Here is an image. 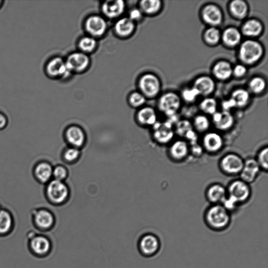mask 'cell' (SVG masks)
<instances>
[{
    "label": "cell",
    "mask_w": 268,
    "mask_h": 268,
    "mask_svg": "<svg viewBox=\"0 0 268 268\" xmlns=\"http://www.w3.org/2000/svg\"><path fill=\"white\" fill-rule=\"evenodd\" d=\"M206 226L214 232H223L230 226V212L222 204H213L206 210L204 216Z\"/></svg>",
    "instance_id": "1"
},
{
    "label": "cell",
    "mask_w": 268,
    "mask_h": 268,
    "mask_svg": "<svg viewBox=\"0 0 268 268\" xmlns=\"http://www.w3.org/2000/svg\"><path fill=\"white\" fill-rule=\"evenodd\" d=\"M263 55L262 45L255 40H246L239 47V59L245 64L251 65L256 64L260 61Z\"/></svg>",
    "instance_id": "2"
},
{
    "label": "cell",
    "mask_w": 268,
    "mask_h": 268,
    "mask_svg": "<svg viewBox=\"0 0 268 268\" xmlns=\"http://www.w3.org/2000/svg\"><path fill=\"white\" fill-rule=\"evenodd\" d=\"M227 198L237 205L247 202L252 195L250 185L241 179L235 180L227 188Z\"/></svg>",
    "instance_id": "3"
},
{
    "label": "cell",
    "mask_w": 268,
    "mask_h": 268,
    "mask_svg": "<svg viewBox=\"0 0 268 268\" xmlns=\"http://www.w3.org/2000/svg\"><path fill=\"white\" fill-rule=\"evenodd\" d=\"M137 245L141 255L146 258H151L156 256L159 253L161 242L157 235L147 233L140 236Z\"/></svg>",
    "instance_id": "4"
},
{
    "label": "cell",
    "mask_w": 268,
    "mask_h": 268,
    "mask_svg": "<svg viewBox=\"0 0 268 268\" xmlns=\"http://www.w3.org/2000/svg\"><path fill=\"white\" fill-rule=\"evenodd\" d=\"M46 194L51 202L55 204H61L68 199L69 190L64 181L54 179L48 185Z\"/></svg>",
    "instance_id": "5"
},
{
    "label": "cell",
    "mask_w": 268,
    "mask_h": 268,
    "mask_svg": "<svg viewBox=\"0 0 268 268\" xmlns=\"http://www.w3.org/2000/svg\"><path fill=\"white\" fill-rule=\"evenodd\" d=\"M244 164V159L235 153H229L219 161V168L224 174L228 176L240 174Z\"/></svg>",
    "instance_id": "6"
},
{
    "label": "cell",
    "mask_w": 268,
    "mask_h": 268,
    "mask_svg": "<svg viewBox=\"0 0 268 268\" xmlns=\"http://www.w3.org/2000/svg\"><path fill=\"white\" fill-rule=\"evenodd\" d=\"M152 128V137L159 144H168L175 137V128L170 121H158Z\"/></svg>",
    "instance_id": "7"
},
{
    "label": "cell",
    "mask_w": 268,
    "mask_h": 268,
    "mask_svg": "<svg viewBox=\"0 0 268 268\" xmlns=\"http://www.w3.org/2000/svg\"><path fill=\"white\" fill-rule=\"evenodd\" d=\"M181 99L174 92H167L162 95L158 101L159 110L168 118L176 116L181 107Z\"/></svg>",
    "instance_id": "8"
},
{
    "label": "cell",
    "mask_w": 268,
    "mask_h": 268,
    "mask_svg": "<svg viewBox=\"0 0 268 268\" xmlns=\"http://www.w3.org/2000/svg\"><path fill=\"white\" fill-rule=\"evenodd\" d=\"M201 146L204 150L209 154H216L223 149L224 139L218 132H207L204 134Z\"/></svg>",
    "instance_id": "9"
},
{
    "label": "cell",
    "mask_w": 268,
    "mask_h": 268,
    "mask_svg": "<svg viewBox=\"0 0 268 268\" xmlns=\"http://www.w3.org/2000/svg\"><path fill=\"white\" fill-rule=\"evenodd\" d=\"M139 87L146 96L153 98L159 93L161 84L157 76L149 73L142 76L139 81Z\"/></svg>",
    "instance_id": "10"
},
{
    "label": "cell",
    "mask_w": 268,
    "mask_h": 268,
    "mask_svg": "<svg viewBox=\"0 0 268 268\" xmlns=\"http://www.w3.org/2000/svg\"><path fill=\"white\" fill-rule=\"evenodd\" d=\"M189 153V143L182 138L172 142L168 149V154L170 158L178 162L186 159Z\"/></svg>",
    "instance_id": "11"
},
{
    "label": "cell",
    "mask_w": 268,
    "mask_h": 268,
    "mask_svg": "<svg viewBox=\"0 0 268 268\" xmlns=\"http://www.w3.org/2000/svg\"><path fill=\"white\" fill-rule=\"evenodd\" d=\"M175 134L184 139L189 145L197 142V132L194 129L193 123L187 120L178 121L175 128Z\"/></svg>",
    "instance_id": "12"
},
{
    "label": "cell",
    "mask_w": 268,
    "mask_h": 268,
    "mask_svg": "<svg viewBox=\"0 0 268 268\" xmlns=\"http://www.w3.org/2000/svg\"><path fill=\"white\" fill-rule=\"evenodd\" d=\"M201 16L204 22L211 27L218 26L223 22V15L221 9L214 4L205 5L202 9Z\"/></svg>",
    "instance_id": "13"
},
{
    "label": "cell",
    "mask_w": 268,
    "mask_h": 268,
    "mask_svg": "<svg viewBox=\"0 0 268 268\" xmlns=\"http://www.w3.org/2000/svg\"><path fill=\"white\" fill-rule=\"evenodd\" d=\"M261 168L255 158L244 160L243 168L239 174L240 179L249 185L254 183L260 173Z\"/></svg>",
    "instance_id": "14"
},
{
    "label": "cell",
    "mask_w": 268,
    "mask_h": 268,
    "mask_svg": "<svg viewBox=\"0 0 268 268\" xmlns=\"http://www.w3.org/2000/svg\"><path fill=\"white\" fill-rule=\"evenodd\" d=\"M212 116V123L218 131L226 132L230 130L234 126L235 119L230 112L217 111Z\"/></svg>",
    "instance_id": "15"
},
{
    "label": "cell",
    "mask_w": 268,
    "mask_h": 268,
    "mask_svg": "<svg viewBox=\"0 0 268 268\" xmlns=\"http://www.w3.org/2000/svg\"><path fill=\"white\" fill-rule=\"evenodd\" d=\"M65 138L71 147L79 149L84 145L86 140L84 131L80 127L76 126H71L66 130Z\"/></svg>",
    "instance_id": "16"
},
{
    "label": "cell",
    "mask_w": 268,
    "mask_h": 268,
    "mask_svg": "<svg viewBox=\"0 0 268 268\" xmlns=\"http://www.w3.org/2000/svg\"><path fill=\"white\" fill-rule=\"evenodd\" d=\"M227 197V189L222 184L210 185L206 191L207 200L213 204H222Z\"/></svg>",
    "instance_id": "17"
},
{
    "label": "cell",
    "mask_w": 268,
    "mask_h": 268,
    "mask_svg": "<svg viewBox=\"0 0 268 268\" xmlns=\"http://www.w3.org/2000/svg\"><path fill=\"white\" fill-rule=\"evenodd\" d=\"M66 63L70 71L80 72L87 68L89 59L87 55L83 53H75L68 57Z\"/></svg>",
    "instance_id": "18"
},
{
    "label": "cell",
    "mask_w": 268,
    "mask_h": 268,
    "mask_svg": "<svg viewBox=\"0 0 268 268\" xmlns=\"http://www.w3.org/2000/svg\"><path fill=\"white\" fill-rule=\"evenodd\" d=\"M215 84L213 79L207 75L201 76L195 81L193 87L203 96H208L214 91Z\"/></svg>",
    "instance_id": "19"
},
{
    "label": "cell",
    "mask_w": 268,
    "mask_h": 268,
    "mask_svg": "<svg viewBox=\"0 0 268 268\" xmlns=\"http://www.w3.org/2000/svg\"><path fill=\"white\" fill-rule=\"evenodd\" d=\"M46 71L51 76L67 75L70 72L66 63L61 58L50 61L46 65Z\"/></svg>",
    "instance_id": "20"
},
{
    "label": "cell",
    "mask_w": 268,
    "mask_h": 268,
    "mask_svg": "<svg viewBox=\"0 0 268 268\" xmlns=\"http://www.w3.org/2000/svg\"><path fill=\"white\" fill-rule=\"evenodd\" d=\"M31 247L34 253L39 256L49 254L52 248L51 241L44 236H37L31 241Z\"/></svg>",
    "instance_id": "21"
},
{
    "label": "cell",
    "mask_w": 268,
    "mask_h": 268,
    "mask_svg": "<svg viewBox=\"0 0 268 268\" xmlns=\"http://www.w3.org/2000/svg\"><path fill=\"white\" fill-rule=\"evenodd\" d=\"M86 28L93 36L103 35L107 28V24L104 19L98 16H91L86 22Z\"/></svg>",
    "instance_id": "22"
},
{
    "label": "cell",
    "mask_w": 268,
    "mask_h": 268,
    "mask_svg": "<svg viewBox=\"0 0 268 268\" xmlns=\"http://www.w3.org/2000/svg\"><path fill=\"white\" fill-rule=\"evenodd\" d=\"M35 221L37 227L44 230H49L54 225L55 217L49 210L41 209L36 214Z\"/></svg>",
    "instance_id": "23"
},
{
    "label": "cell",
    "mask_w": 268,
    "mask_h": 268,
    "mask_svg": "<svg viewBox=\"0 0 268 268\" xmlns=\"http://www.w3.org/2000/svg\"><path fill=\"white\" fill-rule=\"evenodd\" d=\"M137 120L142 126L152 127L158 122L157 115L154 109L146 107L138 112Z\"/></svg>",
    "instance_id": "24"
},
{
    "label": "cell",
    "mask_w": 268,
    "mask_h": 268,
    "mask_svg": "<svg viewBox=\"0 0 268 268\" xmlns=\"http://www.w3.org/2000/svg\"><path fill=\"white\" fill-rule=\"evenodd\" d=\"M212 72L215 77L219 80H226L233 74L231 64L226 61H220L213 66Z\"/></svg>",
    "instance_id": "25"
},
{
    "label": "cell",
    "mask_w": 268,
    "mask_h": 268,
    "mask_svg": "<svg viewBox=\"0 0 268 268\" xmlns=\"http://www.w3.org/2000/svg\"><path fill=\"white\" fill-rule=\"evenodd\" d=\"M221 38L226 46L234 47L240 43L242 33L236 28L228 27L224 31L221 35Z\"/></svg>",
    "instance_id": "26"
},
{
    "label": "cell",
    "mask_w": 268,
    "mask_h": 268,
    "mask_svg": "<svg viewBox=\"0 0 268 268\" xmlns=\"http://www.w3.org/2000/svg\"><path fill=\"white\" fill-rule=\"evenodd\" d=\"M125 3L122 0L105 2L102 6L104 14L109 17L114 18L120 16L125 9Z\"/></svg>",
    "instance_id": "27"
},
{
    "label": "cell",
    "mask_w": 268,
    "mask_h": 268,
    "mask_svg": "<svg viewBox=\"0 0 268 268\" xmlns=\"http://www.w3.org/2000/svg\"><path fill=\"white\" fill-rule=\"evenodd\" d=\"M263 31L262 23L256 19H251L247 21L242 27V34L250 38L260 36Z\"/></svg>",
    "instance_id": "28"
},
{
    "label": "cell",
    "mask_w": 268,
    "mask_h": 268,
    "mask_svg": "<svg viewBox=\"0 0 268 268\" xmlns=\"http://www.w3.org/2000/svg\"><path fill=\"white\" fill-rule=\"evenodd\" d=\"M53 168L51 165L46 162L38 164L35 169V175L42 183L49 182L53 176Z\"/></svg>",
    "instance_id": "29"
},
{
    "label": "cell",
    "mask_w": 268,
    "mask_h": 268,
    "mask_svg": "<svg viewBox=\"0 0 268 268\" xmlns=\"http://www.w3.org/2000/svg\"><path fill=\"white\" fill-rule=\"evenodd\" d=\"M229 11L231 14L238 19L244 18L248 14V6L243 0H234L229 5Z\"/></svg>",
    "instance_id": "30"
},
{
    "label": "cell",
    "mask_w": 268,
    "mask_h": 268,
    "mask_svg": "<svg viewBox=\"0 0 268 268\" xmlns=\"http://www.w3.org/2000/svg\"><path fill=\"white\" fill-rule=\"evenodd\" d=\"M231 98L235 102L236 107L243 108L247 106L250 102L251 96L247 90L238 89L232 93Z\"/></svg>",
    "instance_id": "31"
},
{
    "label": "cell",
    "mask_w": 268,
    "mask_h": 268,
    "mask_svg": "<svg viewBox=\"0 0 268 268\" xmlns=\"http://www.w3.org/2000/svg\"><path fill=\"white\" fill-rule=\"evenodd\" d=\"M134 27L135 26H134L133 21L129 18H124L117 23L116 30L119 35L127 36L133 32Z\"/></svg>",
    "instance_id": "32"
},
{
    "label": "cell",
    "mask_w": 268,
    "mask_h": 268,
    "mask_svg": "<svg viewBox=\"0 0 268 268\" xmlns=\"http://www.w3.org/2000/svg\"><path fill=\"white\" fill-rule=\"evenodd\" d=\"M194 130L199 133H205L209 130L210 122L205 115H198L196 117L192 123Z\"/></svg>",
    "instance_id": "33"
},
{
    "label": "cell",
    "mask_w": 268,
    "mask_h": 268,
    "mask_svg": "<svg viewBox=\"0 0 268 268\" xmlns=\"http://www.w3.org/2000/svg\"><path fill=\"white\" fill-rule=\"evenodd\" d=\"M13 219L6 210H0V234H5L11 230Z\"/></svg>",
    "instance_id": "34"
},
{
    "label": "cell",
    "mask_w": 268,
    "mask_h": 268,
    "mask_svg": "<svg viewBox=\"0 0 268 268\" xmlns=\"http://www.w3.org/2000/svg\"><path fill=\"white\" fill-rule=\"evenodd\" d=\"M206 43L209 45H215L221 40V34L215 27H210L205 31L203 35Z\"/></svg>",
    "instance_id": "35"
},
{
    "label": "cell",
    "mask_w": 268,
    "mask_h": 268,
    "mask_svg": "<svg viewBox=\"0 0 268 268\" xmlns=\"http://www.w3.org/2000/svg\"><path fill=\"white\" fill-rule=\"evenodd\" d=\"M161 2L159 0H144L140 2L142 10L149 14L158 12L161 7Z\"/></svg>",
    "instance_id": "36"
},
{
    "label": "cell",
    "mask_w": 268,
    "mask_h": 268,
    "mask_svg": "<svg viewBox=\"0 0 268 268\" xmlns=\"http://www.w3.org/2000/svg\"><path fill=\"white\" fill-rule=\"evenodd\" d=\"M200 108L204 113L213 116L217 111V103L214 99L207 98L201 102Z\"/></svg>",
    "instance_id": "37"
},
{
    "label": "cell",
    "mask_w": 268,
    "mask_h": 268,
    "mask_svg": "<svg viewBox=\"0 0 268 268\" xmlns=\"http://www.w3.org/2000/svg\"><path fill=\"white\" fill-rule=\"evenodd\" d=\"M249 88L254 94H259L263 92L266 88V82L261 76H255L249 82Z\"/></svg>",
    "instance_id": "38"
},
{
    "label": "cell",
    "mask_w": 268,
    "mask_h": 268,
    "mask_svg": "<svg viewBox=\"0 0 268 268\" xmlns=\"http://www.w3.org/2000/svg\"><path fill=\"white\" fill-rule=\"evenodd\" d=\"M80 154V150L79 148L70 147L64 151L63 158L66 162L72 163L79 158Z\"/></svg>",
    "instance_id": "39"
},
{
    "label": "cell",
    "mask_w": 268,
    "mask_h": 268,
    "mask_svg": "<svg viewBox=\"0 0 268 268\" xmlns=\"http://www.w3.org/2000/svg\"><path fill=\"white\" fill-rule=\"evenodd\" d=\"M256 159L261 169L267 171L268 170V148L267 146L263 147L258 152Z\"/></svg>",
    "instance_id": "40"
},
{
    "label": "cell",
    "mask_w": 268,
    "mask_h": 268,
    "mask_svg": "<svg viewBox=\"0 0 268 268\" xmlns=\"http://www.w3.org/2000/svg\"><path fill=\"white\" fill-rule=\"evenodd\" d=\"M97 42L93 38L85 37L82 38L79 43L80 49L87 52L92 51L96 47Z\"/></svg>",
    "instance_id": "41"
},
{
    "label": "cell",
    "mask_w": 268,
    "mask_h": 268,
    "mask_svg": "<svg viewBox=\"0 0 268 268\" xmlns=\"http://www.w3.org/2000/svg\"><path fill=\"white\" fill-rule=\"evenodd\" d=\"M199 92L194 87L184 90L182 92V97L184 100L188 103H192L195 101L199 96Z\"/></svg>",
    "instance_id": "42"
},
{
    "label": "cell",
    "mask_w": 268,
    "mask_h": 268,
    "mask_svg": "<svg viewBox=\"0 0 268 268\" xmlns=\"http://www.w3.org/2000/svg\"><path fill=\"white\" fill-rule=\"evenodd\" d=\"M53 176L55 180L64 181L68 176V171L63 166H57L53 169Z\"/></svg>",
    "instance_id": "43"
},
{
    "label": "cell",
    "mask_w": 268,
    "mask_h": 268,
    "mask_svg": "<svg viewBox=\"0 0 268 268\" xmlns=\"http://www.w3.org/2000/svg\"><path fill=\"white\" fill-rule=\"evenodd\" d=\"M146 101L145 98L139 93H133L130 97V102L134 107H138L144 104Z\"/></svg>",
    "instance_id": "44"
},
{
    "label": "cell",
    "mask_w": 268,
    "mask_h": 268,
    "mask_svg": "<svg viewBox=\"0 0 268 268\" xmlns=\"http://www.w3.org/2000/svg\"><path fill=\"white\" fill-rule=\"evenodd\" d=\"M247 72L246 67L242 64L237 65L233 68V74L237 78L243 77Z\"/></svg>",
    "instance_id": "45"
},
{
    "label": "cell",
    "mask_w": 268,
    "mask_h": 268,
    "mask_svg": "<svg viewBox=\"0 0 268 268\" xmlns=\"http://www.w3.org/2000/svg\"><path fill=\"white\" fill-rule=\"evenodd\" d=\"M203 151L202 146L198 144V142L190 145V152H192L193 155L196 157L202 155Z\"/></svg>",
    "instance_id": "46"
},
{
    "label": "cell",
    "mask_w": 268,
    "mask_h": 268,
    "mask_svg": "<svg viewBox=\"0 0 268 268\" xmlns=\"http://www.w3.org/2000/svg\"><path fill=\"white\" fill-rule=\"evenodd\" d=\"M223 111L230 112L229 110L236 107V104L231 98L229 100L224 101L222 103Z\"/></svg>",
    "instance_id": "47"
},
{
    "label": "cell",
    "mask_w": 268,
    "mask_h": 268,
    "mask_svg": "<svg viewBox=\"0 0 268 268\" xmlns=\"http://www.w3.org/2000/svg\"><path fill=\"white\" fill-rule=\"evenodd\" d=\"M141 16V12L139 9H133V10L130 13V19L131 20H135L139 19Z\"/></svg>",
    "instance_id": "48"
},
{
    "label": "cell",
    "mask_w": 268,
    "mask_h": 268,
    "mask_svg": "<svg viewBox=\"0 0 268 268\" xmlns=\"http://www.w3.org/2000/svg\"><path fill=\"white\" fill-rule=\"evenodd\" d=\"M7 123L6 117L3 113H0V129L4 128L6 126Z\"/></svg>",
    "instance_id": "49"
},
{
    "label": "cell",
    "mask_w": 268,
    "mask_h": 268,
    "mask_svg": "<svg viewBox=\"0 0 268 268\" xmlns=\"http://www.w3.org/2000/svg\"><path fill=\"white\" fill-rule=\"evenodd\" d=\"M3 3H4L3 1H0V8H1L2 6Z\"/></svg>",
    "instance_id": "50"
}]
</instances>
